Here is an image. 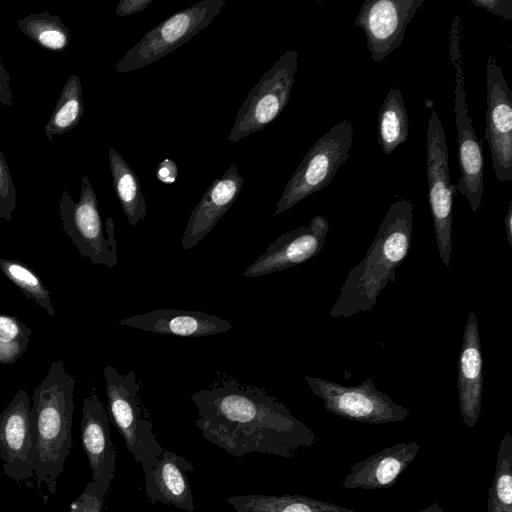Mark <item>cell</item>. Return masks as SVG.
<instances>
[{"label":"cell","mask_w":512,"mask_h":512,"mask_svg":"<svg viewBox=\"0 0 512 512\" xmlns=\"http://www.w3.org/2000/svg\"><path fill=\"white\" fill-rule=\"evenodd\" d=\"M469 2L476 7L486 9L504 20L512 19L511 0H469Z\"/></svg>","instance_id":"32"},{"label":"cell","mask_w":512,"mask_h":512,"mask_svg":"<svg viewBox=\"0 0 512 512\" xmlns=\"http://www.w3.org/2000/svg\"><path fill=\"white\" fill-rule=\"evenodd\" d=\"M426 138L428 201L439 256L444 265L449 267L455 186L450 181L445 132L435 109L431 110Z\"/></svg>","instance_id":"10"},{"label":"cell","mask_w":512,"mask_h":512,"mask_svg":"<svg viewBox=\"0 0 512 512\" xmlns=\"http://www.w3.org/2000/svg\"><path fill=\"white\" fill-rule=\"evenodd\" d=\"M505 230L508 242L512 246V201L508 203V209L504 218Z\"/></svg>","instance_id":"36"},{"label":"cell","mask_w":512,"mask_h":512,"mask_svg":"<svg viewBox=\"0 0 512 512\" xmlns=\"http://www.w3.org/2000/svg\"><path fill=\"white\" fill-rule=\"evenodd\" d=\"M227 502L236 512H355L303 495H236L228 497Z\"/></svg>","instance_id":"22"},{"label":"cell","mask_w":512,"mask_h":512,"mask_svg":"<svg viewBox=\"0 0 512 512\" xmlns=\"http://www.w3.org/2000/svg\"><path fill=\"white\" fill-rule=\"evenodd\" d=\"M488 512H512V436L509 432L501 440L498 450Z\"/></svg>","instance_id":"27"},{"label":"cell","mask_w":512,"mask_h":512,"mask_svg":"<svg viewBox=\"0 0 512 512\" xmlns=\"http://www.w3.org/2000/svg\"><path fill=\"white\" fill-rule=\"evenodd\" d=\"M115 193L130 225L136 227L147 215L146 199L140 181L123 156L113 147L108 152Z\"/></svg>","instance_id":"23"},{"label":"cell","mask_w":512,"mask_h":512,"mask_svg":"<svg viewBox=\"0 0 512 512\" xmlns=\"http://www.w3.org/2000/svg\"><path fill=\"white\" fill-rule=\"evenodd\" d=\"M421 512H444V511L436 503H434Z\"/></svg>","instance_id":"37"},{"label":"cell","mask_w":512,"mask_h":512,"mask_svg":"<svg viewBox=\"0 0 512 512\" xmlns=\"http://www.w3.org/2000/svg\"><path fill=\"white\" fill-rule=\"evenodd\" d=\"M13 92L11 89V77L9 71L5 68L0 55V103L5 106L12 104Z\"/></svg>","instance_id":"33"},{"label":"cell","mask_w":512,"mask_h":512,"mask_svg":"<svg viewBox=\"0 0 512 512\" xmlns=\"http://www.w3.org/2000/svg\"><path fill=\"white\" fill-rule=\"evenodd\" d=\"M108 415L136 463L150 464L159 458L164 447L159 443L152 423L140 403V383L134 370L119 373L113 366L104 368Z\"/></svg>","instance_id":"4"},{"label":"cell","mask_w":512,"mask_h":512,"mask_svg":"<svg viewBox=\"0 0 512 512\" xmlns=\"http://www.w3.org/2000/svg\"><path fill=\"white\" fill-rule=\"evenodd\" d=\"M413 227V206L395 201L385 214L365 257L353 267L329 310L334 318H348L371 311L396 269L408 255Z\"/></svg>","instance_id":"2"},{"label":"cell","mask_w":512,"mask_h":512,"mask_svg":"<svg viewBox=\"0 0 512 512\" xmlns=\"http://www.w3.org/2000/svg\"><path fill=\"white\" fill-rule=\"evenodd\" d=\"M178 167L171 159H164L158 165L156 178L164 184H172L177 180Z\"/></svg>","instance_id":"34"},{"label":"cell","mask_w":512,"mask_h":512,"mask_svg":"<svg viewBox=\"0 0 512 512\" xmlns=\"http://www.w3.org/2000/svg\"><path fill=\"white\" fill-rule=\"evenodd\" d=\"M244 184L234 162L215 179L193 209L184 230L181 246L189 250L216 226L237 199Z\"/></svg>","instance_id":"18"},{"label":"cell","mask_w":512,"mask_h":512,"mask_svg":"<svg viewBox=\"0 0 512 512\" xmlns=\"http://www.w3.org/2000/svg\"><path fill=\"white\" fill-rule=\"evenodd\" d=\"M420 446L416 442L385 448L353 465L343 481L346 488L379 489L391 486L415 459Z\"/></svg>","instance_id":"21"},{"label":"cell","mask_w":512,"mask_h":512,"mask_svg":"<svg viewBox=\"0 0 512 512\" xmlns=\"http://www.w3.org/2000/svg\"><path fill=\"white\" fill-rule=\"evenodd\" d=\"M17 195L9 166L0 150V219L11 222L16 209Z\"/></svg>","instance_id":"29"},{"label":"cell","mask_w":512,"mask_h":512,"mask_svg":"<svg viewBox=\"0 0 512 512\" xmlns=\"http://www.w3.org/2000/svg\"><path fill=\"white\" fill-rule=\"evenodd\" d=\"M0 270L22 291L27 299L43 308L51 317L56 316L49 290L26 264L0 257Z\"/></svg>","instance_id":"28"},{"label":"cell","mask_w":512,"mask_h":512,"mask_svg":"<svg viewBox=\"0 0 512 512\" xmlns=\"http://www.w3.org/2000/svg\"><path fill=\"white\" fill-rule=\"evenodd\" d=\"M84 113L82 85L78 75L72 74L65 82L52 114L44 127L48 140L75 128Z\"/></svg>","instance_id":"25"},{"label":"cell","mask_w":512,"mask_h":512,"mask_svg":"<svg viewBox=\"0 0 512 512\" xmlns=\"http://www.w3.org/2000/svg\"><path fill=\"white\" fill-rule=\"evenodd\" d=\"M59 211L64 231L82 257L109 268L117 264L114 221L111 217L107 218L104 231L97 197L88 176L82 178L77 203L66 190L61 191Z\"/></svg>","instance_id":"6"},{"label":"cell","mask_w":512,"mask_h":512,"mask_svg":"<svg viewBox=\"0 0 512 512\" xmlns=\"http://www.w3.org/2000/svg\"><path fill=\"white\" fill-rule=\"evenodd\" d=\"M119 324L156 334L190 338L211 336L232 329L230 322L215 315L166 308L124 318Z\"/></svg>","instance_id":"19"},{"label":"cell","mask_w":512,"mask_h":512,"mask_svg":"<svg viewBox=\"0 0 512 512\" xmlns=\"http://www.w3.org/2000/svg\"><path fill=\"white\" fill-rule=\"evenodd\" d=\"M0 459L5 475L19 486H31L35 476L37 442L31 398L19 389L0 414Z\"/></svg>","instance_id":"12"},{"label":"cell","mask_w":512,"mask_h":512,"mask_svg":"<svg viewBox=\"0 0 512 512\" xmlns=\"http://www.w3.org/2000/svg\"><path fill=\"white\" fill-rule=\"evenodd\" d=\"M141 468L146 495L151 503L159 502L186 512L195 510L188 476L194 468L184 456L164 449L159 458Z\"/></svg>","instance_id":"17"},{"label":"cell","mask_w":512,"mask_h":512,"mask_svg":"<svg viewBox=\"0 0 512 512\" xmlns=\"http://www.w3.org/2000/svg\"><path fill=\"white\" fill-rule=\"evenodd\" d=\"M329 230L328 221L320 215L305 226L290 230L272 242L243 272L247 278L279 272L302 264L318 255Z\"/></svg>","instance_id":"16"},{"label":"cell","mask_w":512,"mask_h":512,"mask_svg":"<svg viewBox=\"0 0 512 512\" xmlns=\"http://www.w3.org/2000/svg\"><path fill=\"white\" fill-rule=\"evenodd\" d=\"M298 66V51L287 50L263 74L238 110L228 140L235 143L262 130L278 118L291 96Z\"/></svg>","instance_id":"8"},{"label":"cell","mask_w":512,"mask_h":512,"mask_svg":"<svg viewBox=\"0 0 512 512\" xmlns=\"http://www.w3.org/2000/svg\"><path fill=\"white\" fill-rule=\"evenodd\" d=\"M482 365L478 320L471 311L464 327L458 362V399L463 420L470 428L476 425L481 411Z\"/></svg>","instance_id":"20"},{"label":"cell","mask_w":512,"mask_h":512,"mask_svg":"<svg viewBox=\"0 0 512 512\" xmlns=\"http://www.w3.org/2000/svg\"><path fill=\"white\" fill-rule=\"evenodd\" d=\"M423 3L424 0L364 1L354 23L364 31L373 61L381 62L402 44L406 28Z\"/></svg>","instance_id":"15"},{"label":"cell","mask_w":512,"mask_h":512,"mask_svg":"<svg viewBox=\"0 0 512 512\" xmlns=\"http://www.w3.org/2000/svg\"><path fill=\"white\" fill-rule=\"evenodd\" d=\"M460 17L455 14L450 29V58L455 68V122L457 129L458 163L460 179L455 186L473 212L480 206L483 196L484 159L481 141L477 138L468 115L464 73L460 52Z\"/></svg>","instance_id":"9"},{"label":"cell","mask_w":512,"mask_h":512,"mask_svg":"<svg viewBox=\"0 0 512 512\" xmlns=\"http://www.w3.org/2000/svg\"><path fill=\"white\" fill-rule=\"evenodd\" d=\"M487 110L485 138L489 144L495 175L500 182L512 181V92L494 57L486 64Z\"/></svg>","instance_id":"14"},{"label":"cell","mask_w":512,"mask_h":512,"mask_svg":"<svg viewBox=\"0 0 512 512\" xmlns=\"http://www.w3.org/2000/svg\"><path fill=\"white\" fill-rule=\"evenodd\" d=\"M154 0H121L116 7V15L120 17L138 13L147 8Z\"/></svg>","instance_id":"35"},{"label":"cell","mask_w":512,"mask_h":512,"mask_svg":"<svg viewBox=\"0 0 512 512\" xmlns=\"http://www.w3.org/2000/svg\"><path fill=\"white\" fill-rule=\"evenodd\" d=\"M352 143L353 127L348 119L341 120L319 138L286 184L273 216L293 208L304 198L329 185L349 158Z\"/></svg>","instance_id":"5"},{"label":"cell","mask_w":512,"mask_h":512,"mask_svg":"<svg viewBox=\"0 0 512 512\" xmlns=\"http://www.w3.org/2000/svg\"><path fill=\"white\" fill-rule=\"evenodd\" d=\"M191 400L202 436L235 457L262 454L292 459L317 440L275 397L234 379L199 390Z\"/></svg>","instance_id":"1"},{"label":"cell","mask_w":512,"mask_h":512,"mask_svg":"<svg viewBox=\"0 0 512 512\" xmlns=\"http://www.w3.org/2000/svg\"><path fill=\"white\" fill-rule=\"evenodd\" d=\"M19 29L33 42L52 52H63L71 41V33L60 17L49 12L31 13L17 21Z\"/></svg>","instance_id":"26"},{"label":"cell","mask_w":512,"mask_h":512,"mask_svg":"<svg viewBox=\"0 0 512 512\" xmlns=\"http://www.w3.org/2000/svg\"><path fill=\"white\" fill-rule=\"evenodd\" d=\"M74 386L65 363L56 360L31 399L37 442L35 478L44 504L49 496H56L57 482L72 448Z\"/></svg>","instance_id":"3"},{"label":"cell","mask_w":512,"mask_h":512,"mask_svg":"<svg viewBox=\"0 0 512 512\" xmlns=\"http://www.w3.org/2000/svg\"><path fill=\"white\" fill-rule=\"evenodd\" d=\"M108 411L95 392L83 399L81 442L91 469L92 480L85 488L104 498L115 476L116 449L110 435Z\"/></svg>","instance_id":"13"},{"label":"cell","mask_w":512,"mask_h":512,"mask_svg":"<svg viewBox=\"0 0 512 512\" xmlns=\"http://www.w3.org/2000/svg\"><path fill=\"white\" fill-rule=\"evenodd\" d=\"M378 143L384 154H391L406 142L409 134V117L401 90L390 88L377 118Z\"/></svg>","instance_id":"24"},{"label":"cell","mask_w":512,"mask_h":512,"mask_svg":"<svg viewBox=\"0 0 512 512\" xmlns=\"http://www.w3.org/2000/svg\"><path fill=\"white\" fill-rule=\"evenodd\" d=\"M32 330L11 315L0 314V343L28 346Z\"/></svg>","instance_id":"30"},{"label":"cell","mask_w":512,"mask_h":512,"mask_svg":"<svg viewBox=\"0 0 512 512\" xmlns=\"http://www.w3.org/2000/svg\"><path fill=\"white\" fill-rule=\"evenodd\" d=\"M226 5L202 0L181 10L148 31L115 65L118 73L140 69L165 57L206 28Z\"/></svg>","instance_id":"7"},{"label":"cell","mask_w":512,"mask_h":512,"mask_svg":"<svg viewBox=\"0 0 512 512\" xmlns=\"http://www.w3.org/2000/svg\"><path fill=\"white\" fill-rule=\"evenodd\" d=\"M103 502L85 488L70 505L68 512H101Z\"/></svg>","instance_id":"31"},{"label":"cell","mask_w":512,"mask_h":512,"mask_svg":"<svg viewBox=\"0 0 512 512\" xmlns=\"http://www.w3.org/2000/svg\"><path fill=\"white\" fill-rule=\"evenodd\" d=\"M311 391L324 402L328 412L340 417L369 424L403 421L410 411L381 392L371 378L357 386L306 375Z\"/></svg>","instance_id":"11"}]
</instances>
